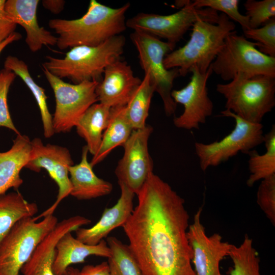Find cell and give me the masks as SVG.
<instances>
[{"mask_svg":"<svg viewBox=\"0 0 275 275\" xmlns=\"http://www.w3.org/2000/svg\"><path fill=\"white\" fill-rule=\"evenodd\" d=\"M136 195L138 205L122 227L141 275H196L184 199L154 173Z\"/></svg>","mask_w":275,"mask_h":275,"instance_id":"1","label":"cell"},{"mask_svg":"<svg viewBox=\"0 0 275 275\" xmlns=\"http://www.w3.org/2000/svg\"><path fill=\"white\" fill-rule=\"evenodd\" d=\"M130 7L127 3L113 8L91 0L86 13L81 17L52 19L48 25L58 35L57 45L61 50L77 46H97L126 30L125 14Z\"/></svg>","mask_w":275,"mask_h":275,"instance_id":"2","label":"cell"},{"mask_svg":"<svg viewBox=\"0 0 275 275\" xmlns=\"http://www.w3.org/2000/svg\"><path fill=\"white\" fill-rule=\"evenodd\" d=\"M125 44V37L119 35L97 46H75L63 58L46 56L42 68L61 79L68 78L73 84L99 82L106 68L120 60Z\"/></svg>","mask_w":275,"mask_h":275,"instance_id":"3","label":"cell"},{"mask_svg":"<svg viewBox=\"0 0 275 275\" xmlns=\"http://www.w3.org/2000/svg\"><path fill=\"white\" fill-rule=\"evenodd\" d=\"M235 29L233 21L222 13L216 23L196 22L187 43L166 55L163 60L165 67L178 69L182 76L195 67L201 73H206L224 46L226 37Z\"/></svg>","mask_w":275,"mask_h":275,"instance_id":"4","label":"cell"},{"mask_svg":"<svg viewBox=\"0 0 275 275\" xmlns=\"http://www.w3.org/2000/svg\"><path fill=\"white\" fill-rule=\"evenodd\" d=\"M216 90L226 99L225 109L252 123H261L275 106V77L240 74Z\"/></svg>","mask_w":275,"mask_h":275,"instance_id":"5","label":"cell"},{"mask_svg":"<svg viewBox=\"0 0 275 275\" xmlns=\"http://www.w3.org/2000/svg\"><path fill=\"white\" fill-rule=\"evenodd\" d=\"M257 43L249 41L236 31L226 38L225 43L210 65L212 73L224 80H231L236 75L248 77L265 75L275 77V58L260 52Z\"/></svg>","mask_w":275,"mask_h":275,"instance_id":"6","label":"cell"},{"mask_svg":"<svg viewBox=\"0 0 275 275\" xmlns=\"http://www.w3.org/2000/svg\"><path fill=\"white\" fill-rule=\"evenodd\" d=\"M58 223L53 214L38 222L32 217L18 222L0 242V275H20L38 245Z\"/></svg>","mask_w":275,"mask_h":275,"instance_id":"7","label":"cell"},{"mask_svg":"<svg viewBox=\"0 0 275 275\" xmlns=\"http://www.w3.org/2000/svg\"><path fill=\"white\" fill-rule=\"evenodd\" d=\"M130 38L138 50L142 69L149 75L155 92L162 100L166 115L174 114L177 104L171 92L175 79L180 76L179 70L166 69L163 60L167 54L174 50L176 45L141 31H134Z\"/></svg>","mask_w":275,"mask_h":275,"instance_id":"8","label":"cell"},{"mask_svg":"<svg viewBox=\"0 0 275 275\" xmlns=\"http://www.w3.org/2000/svg\"><path fill=\"white\" fill-rule=\"evenodd\" d=\"M223 117L235 120L234 128L220 141L209 144L195 143L196 154L200 167L205 171L210 167H216L239 152L248 154L263 143V125L246 121L228 109L221 112Z\"/></svg>","mask_w":275,"mask_h":275,"instance_id":"9","label":"cell"},{"mask_svg":"<svg viewBox=\"0 0 275 275\" xmlns=\"http://www.w3.org/2000/svg\"><path fill=\"white\" fill-rule=\"evenodd\" d=\"M218 19L217 11L209 8L197 9L192 1H188L179 11L173 14L139 13L127 19L126 25L134 31L146 33L176 45L196 22L216 23Z\"/></svg>","mask_w":275,"mask_h":275,"instance_id":"10","label":"cell"},{"mask_svg":"<svg viewBox=\"0 0 275 275\" xmlns=\"http://www.w3.org/2000/svg\"><path fill=\"white\" fill-rule=\"evenodd\" d=\"M42 71L53 90L56 106L52 117L54 133L68 132L75 127L85 112L98 101L97 81L70 84L52 74L45 68Z\"/></svg>","mask_w":275,"mask_h":275,"instance_id":"11","label":"cell"},{"mask_svg":"<svg viewBox=\"0 0 275 275\" xmlns=\"http://www.w3.org/2000/svg\"><path fill=\"white\" fill-rule=\"evenodd\" d=\"M31 151L25 168L39 172L45 169L58 186V194L55 202L48 209L35 217L36 220L53 212L60 202L70 195L72 189L69 168L73 161L68 149L52 144H44L41 140L36 138L31 141Z\"/></svg>","mask_w":275,"mask_h":275,"instance_id":"12","label":"cell"},{"mask_svg":"<svg viewBox=\"0 0 275 275\" xmlns=\"http://www.w3.org/2000/svg\"><path fill=\"white\" fill-rule=\"evenodd\" d=\"M153 130L147 124L142 128L133 130L123 146L124 154L115 169L118 184L124 185L135 195L153 173V162L148 145Z\"/></svg>","mask_w":275,"mask_h":275,"instance_id":"13","label":"cell"},{"mask_svg":"<svg viewBox=\"0 0 275 275\" xmlns=\"http://www.w3.org/2000/svg\"><path fill=\"white\" fill-rule=\"evenodd\" d=\"M189 82L180 90H174L171 96L176 104L184 107L182 114L173 120L177 128L187 130L199 129L201 124L205 123L213 112V104L210 99L207 87L208 78L212 71L209 67L205 73L193 67Z\"/></svg>","mask_w":275,"mask_h":275,"instance_id":"14","label":"cell"},{"mask_svg":"<svg viewBox=\"0 0 275 275\" xmlns=\"http://www.w3.org/2000/svg\"><path fill=\"white\" fill-rule=\"evenodd\" d=\"M200 208L189 225L187 235L192 250V263L196 275H224L220 271L221 261L229 253L233 244L223 241L218 233L208 236L201 221Z\"/></svg>","mask_w":275,"mask_h":275,"instance_id":"15","label":"cell"},{"mask_svg":"<svg viewBox=\"0 0 275 275\" xmlns=\"http://www.w3.org/2000/svg\"><path fill=\"white\" fill-rule=\"evenodd\" d=\"M141 81L127 62L118 60L104 70L96 89L98 101L111 108L125 106Z\"/></svg>","mask_w":275,"mask_h":275,"instance_id":"16","label":"cell"},{"mask_svg":"<svg viewBox=\"0 0 275 275\" xmlns=\"http://www.w3.org/2000/svg\"><path fill=\"white\" fill-rule=\"evenodd\" d=\"M91 221L76 215L58 223L38 245L33 254L21 269L22 275H54L52 265L56 247L59 239L66 233L75 231Z\"/></svg>","mask_w":275,"mask_h":275,"instance_id":"17","label":"cell"},{"mask_svg":"<svg viewBox=\"0 0 275 275\" xmlns=\"http://www.w3.org/2000/svg\"><path fill=\"white\" fill-rule=\"evenodd\" d=\"M38 0H7L5 10L15 24L22 27L26 33L25 43L33 52L39 51L44 46L57 45V37L38 22L37 11Z\"/></svg>","mask_w":275,"mask_h":275,"instance_id":"18","label":"cell"},{"mask_svg":"<svg viewBox=\"0 0 275 275\" xmlns=\"http://www.w3.org/2000/svg\"><path fill=\"white\" fill-rule=\"evenodd\" d=\"M121 195L117 203L112 207L106 208L98 222L90 228H79L75 231L76 238L89 245L99 243L115 228L122 226L133 210V201L135 194L124 185L119 184Z\"/></svg>","mask_w":275,"mask_h":275,"instance_id":"19","label":"cell"},{"mask_svg":"<svg viewBox=\"0 0 275 275\" xmlns=\"http://www.w3.org/2000/svg\"><path fill=\"white\" fill-rule=\"evenodd\" d=\"M111 254L110 249L104 239L97 244L89 245L74 237L71 232H68L57 243L52 271L54 275H63L70 265L83 263L90 256L108 258Z\"/></svg>","mask_w":275,"mask_h":275,"instance_id":"20","label":"cell"},{"mask_svg":"<svg viewBox=\"0 0 275 275\" xmlns=\"http://www.w3.org/2000/svg\"><path fill=\"white\" fill-rule=\"evenodd\" d=\"M31 151V141L25 135L17 134L11 147L0 152V196L23 183L20 173L28 163Z\"/></svg>","mask_w":275,"mask_h":275,"instance_id":"21","label":"cell"},{"mask_svg":"<svg viewBox=\"0 0 275 275\" xmlns=\"http://www.w3.org/2000/svg\"><path fill=\"white\" fill-rule=\"evenodd\" d=\"M87 147L82 149L80 162L69 168L72 186L70 195L78 200H90L109 194L113 190L111 183L99 178L88 160Z\"/></svg>","mask_w":275,"mask_h":275,"instance_id":"22","label":"cell"},{"mask_svg":"<svg viewBox=\"0 0 275 275\" xmlns=\"http://www.w3.org/2000/svg\"><path fill=\"white\" fill-rule=\"evenodd\" d=\"M133 130L126 114L125 105L112 107L99 148L93 156L90 164L93 167L102 161L115 148L123 146Z\"/></svg>","mask_w":275,"mask_h":275,"instance_id":"23","label":"cell"},{"mask_svg":"<svg viewBox=\"0 0 275 275\" xmlns=\"http://www.w3.org/2000/svg\"><path fill=\"white\" fill-rule=\"evenodd\" d=\"M111 107L101 103L91 105L80 118L75 127L78 134L86 141L89 152H97L110 116Z\"/></svg>","mask_w":275,"mask_h":275,"instance_id":"24","label":"cell"},{"mask_svg":"<svg viewBox=\"0 0 275 275\" xmlns=\"http://www.w3.org/2000/svg\"><path fill=\"white\" fill-rule=\"evenodd\" d=\"M4 68L18 76L30 89L40 111L44 135L46 138L51 137L54 132L52 126V117L47 106V97L44 89L39 86L32 77L26 63L15 56L9 55L5 59Z\"/></svg>","mask_w":275,"mask_h":275,"instance_id":"25","label":"cell"},{"mask_svg":"<svg viewBox=\"0 0 275 275\" xmlns=\"http://www.w3.org/2000/svg\"><path fill=\"white\" fill-rule=\"evenodd\" d=\"M38 209L35 203L24 199L19 192L0 196V242L19 221L32 217Z\"/></svg>","mask_w":275,"mask_h":275,"instance_id":"26","label":"cell"},{"mask_svg":"<svg viewBox=\"0 0 275 275\" xmlns=\"http://www.w3.org/2000/svg\"><path fill=\"white\" fill-rule=\"evenodd\" d=\"M263 143L266 152L259 154L256 150H251L248 154L250 175L246 184L251 187L257 181L275 174V125L270 130L264 134Z\"/></svg>","mask_w":275,"mask_h":275,"instance_id":"27","label":"cell"},{"mask_svg":"<svg viewBox=\"0 0 275 275\" xmlns=\"http://www.w3.org/2000/svg\"><path fill=\"white\" fill-rule=\"evenodd\" d=\"M155 92V87L149 75L145 73L141 82L125 105L126 114L133 130L146 125L151 99Z\"/></svg>","mask_w":275,"mask_h":275,"instance_id":"28","label":"cell"},{"mask_svg":"<svg viewBox=\"0 0 275 275\" xmlns=\"http://www.w3.org/2000/svg\"><path fill=\"white\" fill-rule=\"evenodd\" d=\"M229 256L233 263L230 275H261L258 254L248 235L239 246L233 245Z\"/></svg>","mask_w":275,"mask_h":275,"instance_id":"29","label":"cell"},{"mask_svg":"<svg viewBox=\"0 0 275 275\" xmlns=\"http://www.w3.org/2000/svg\"><path fill=\"white\" fill-rule=\"evenodd\" d=\"M106 242L111 252L107 262L111 275H141L128 245L113 236L108 237Z\"/></svg>","mask_w":275,"mask_h":275,"instance_id":"30","label":"cell"},{"mask_svg":"<svg viewBox=\"0 0 275 275\" xmlns=\"http://www.w3.org/2000/svg\"><path fill=\"white\" fill-rule=\"evenodd\" d=\"M243 36L246 39L256 41L257 48L262 53L275 58V18L273 17L256 29L243 31Z\"/></svg>","mask_w":275,"mask_h":275,"instance_id":"31","label":"cell"},{"mask_svg":"<svg viewBox=\"0 0 275 275\" xmlns=\"http://www.w3.org/2000/svg\"><path fill=\"white\" fill-rule=\"evenodd\" d=\"M239 0H196L192 1V3L197 9L206 7L221 11L231 20L238 22L244 31L250 29V26L248 18L239 11Z\"/></svg>","mask_w":275,"mask_h":275,"instance_id":"32","label":"cell"},{"mask_svg":"<svg viewBox=\"0 0 275 275\" xmlns=\"http://www.w3.org/2000/svg\"><path fill=\"white\" fill-rule=\"evenodd\" d=\"M244 7L250 29L259 28L275 16L274 0H247Z\"/></svg>","mask_w":275,"mask_h":275,"instance_id":"33","label":"cell"},{"mask_svg":"<svg viewBox=\"0 0 275 275\" xmlns=\"http://www.w3.org/2000/svg\"><path fill=\"white\" fill-rule=\"evenodd\" d=\"M16 75L6 69L0 70V127L8 128L16 134H20L15 127L9 109L8 94Z\"/></svg>","mask_w":275,"mask_h":275,"instance_id":"34","label":"cell"},{"mask_svg":"<svg viewBox=\"0 0 275 275\" xmlns=\"http://www.w3.org/2000/svg\"><path fill=\"white\" fill-rule=\"evenodd\" d=\"M257 203L272 225H275V174L261 180Z\"/></svg>","mask_w":275,"mask_h":275,"instance_id":"35","label":"cell"},{"mask_svg":"<svg viewBox=\"0 0 275 275\" xmlns=\"http://www.w3.org/2000/svg\"><path fill=\"white\" fill-rule=\"evenodd\" d=\"M5 2L6 0H0V44L15 32L17 26L5 10Z\"/></svg>","mask_w":275,"mask_h":275,"instance_id":"36","label":"cell"},{"mask_svg":"<svg viewBox=\"0 0 275 275\" xmlns=\"http://www.w3.org/2000/svg\"><path fill=\"white\" fill-rule=\"evenodd\" d=\"M79 275H111L107 262L96 265H87L79 271Z\"/></svg>","mask_w":275,"mask_h":275,"instance_id":"37","label":"cell"},{"mask_svg":"<svg viewBox=\"0 0 275 275\" xmlns=\"http://www.w3.org/2000/svg\"><path fill=\"white\" fill-rule=\"evenodd\" d=\"M43 7L54 14L61 13L64 9L65 1L64 0H43Z\"/></svg>","mask_w":275,"mask_h":275,"instance_id":"38","label":"cell"},{"mask_svg":"<svg viewBox=\"0 0 275 275\" xmlns=\"http://www.w3.org/2000/svg\"><path fill=\"white\" fill-rule=\"evenodd\" d=\"M21 38V35L20 33L17 32H14L11 35L5 40L2 42L0 44V54L2 52L3 50L10 44L18 41Z\"/></svg>","mask_w":275,"mask_h":275,"instance_id":"39","label":"cell"},{"mask_svg":"<svg viewBox=\"0 0 275 275\" xmlns=\"http://www.w3.org/2000/svg\"><path fill=\"white\" fill-rule=\"evenodd\" d=\"M79 270L78 269L69 266L63 275H79Z\"/></svg>","mask_w":275,"mask_h":275,"instance_id":"40","label":"cell"}]
</instances>
